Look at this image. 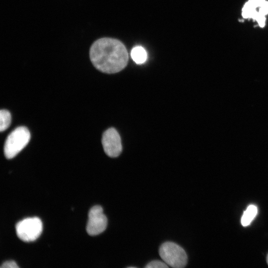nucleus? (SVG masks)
Masks as SVG:
<instances>
[{
	"label": "nucleus",
	"mask_w": 268,
	"mask_h": 268,
	"mask_svg": "<svg viewBox=\"0 0 268 268\" xmlns=\"http://www.w3.org/2000/svg\"><path fill=\"white\" fill-rule=\"evenodd\" d=\"M89 57L96 69L106 73L121 71L129 61L125 45L117 39L106 37L100 38L92 44Z\"/></svg>",
	"instance_id": "f257e3e1"
},
{
	"label": "nucleus",
	"mask_w": 268,
	"mask_h": 268,
	"mask_svg": "<svg viewBox=\"0 0 268 268\" xmlns=\"http://www.w3.org/2000/svg\"><path fill=\"white\" fill-rule=\"evenodd\" d=\"M30 139L28 129L23 126L16 128L7 136L4 145V153L7 159H11L19 153Z\"/></svg>",
	"instance_id": "f03ea898"
},
{
	"label": "nucleus",
	"mask_w": 268,
	"mask_h": 268,
	"mask_svg": "<svg viewBox=\"0 0 268 268\" xmlns=\"http://www.w3.org/2000/svg\"><path fill=\"white\" fill-rule=\"evenodd\" d=\"M159 254L169 267L183 268L187 265L188 257L185 251L174 242L167 241L163 243L160 247Z\"/></svg>",
	"instance_id": "7ed1b4c3"
},
{
	"label": "nucleus",
	"mask_w": 268,
	"mask_h": 268,
	"mask_svg": "<svg viewBox=\"0 0 268 268\" xmlns=\"http://www.w3.org/2000/svg\"><path fill=\"white\" fill-rule=\"evenodd\" d=\"M268 14V1L267 0H249L242 9L244 19H252L259 26L263 28L266 24V15Z\"/></svg>",
	"instance_id": "20e7f679"
},
{
	"label": "nucleus",
	"mask_w": 268,
	"mask_h": 268,
	"mask_svg": "<svg viewBox=\"0 0 268 268\" xmlns=\"http://www.w3.org/2000/svg\"><path fill=\"white\" fill-rule=\"evenodd\" d=\"M15 230L18 237L24 242L37 239L42 231V223L37 217L26 218L16 223Z\"/></svg>",
	"instance_id": "39448f33"
},
{
	"label": "nucleus",
	"mask_w": 268,
	"mask_h": 268,
	"mask_svg": "<svg viewBox=\"0 0 268 268\" xmlns=\"http://www.w3.org/2000/svg\"><path fill=\"white\" fill-rule=\"evenodd\" d=\"M107 226V218L103 213L102 207L95 205L89 210L86 225V231L91 236L98 235L103 232Z\"/></svg>",
	"instance_id": "423d86ee"
},
{
	"label": "nucleus",
	"mask_w": 268,
	"mask_h": 268,
	"mask_svg": "<svg viewBox=\"0 0 268 268\" xmlns=\"http://www.w3.org/2000/svg\"><path fill=\"white\" fill-rule=\"evenodd\" d=\"M102 143L105 153L109 157H118L122 152L121 137L114 128H109L103 133Z\"/></svg>",
	"instance_id": "0eeeda50"
},
{
	"label": "nucleus",
	"mask_w": 268,
	"mask_h": 268,
	"mask_svg": "<svg viewBox=\"0 0 268 268\" xmlns=\"http://www.w3.org/2000/svg\"><path fill=\"white\" fill-rule=\"evenodd\" d=\"M131 56L136 64H142L146 61L147 54L143 47L137 46L132 49Z\"/></svg>",
	"instance_id": "6e6552de"
},
{
	"label": "nucleus",
	"mask_w": 268,
	"mask_h": 268,
	"mask_svg": "<svg viewBox=\"0 0 268 268\" xmlns=\"http://www.w3.org/2000/svg\"><path fill=\"white\" fill-rule=\"evenodd\" d=\"M258 213V208L256 206L251 204L248 206L241 217V224L243 226L249 225L255 218Z\"/></svg>",
	"instance_id": "1a4fd4ad"
},
{
	"label": "nucleus",
	"mask_w": 268,
	"mask_h": 268,
	"mask_svg": "<svg viewBox=\"0 0 268 268\" xmlns=\"http://www.w3.org/2000/svg\"><path fill=\"white\" fill-rule=\"evenodd\" d=\"M11 122V116L10 112L5 109H1L0 111V132L6 130L9 127Z\"/></svg>",
	"instance_id": "9d476101"
},
{
	"label": "nucleus",
	"mask_w": 268,
	"mask_h": 268,
	"mask_svg": "<svg viewBox=\"0 0 268 268\" xmlns=\"http://www.w3.org/2000/svg\"><path fill=\"white\" fill-rule=\"evenodd\" d=\"M145 267L146 268H168L169 266L164 262L154 260L149 263Z\"/></svg>",
	"instance_id": "9b49d317"
},
{
	"label": "nucleus",
	"mask_w": 268,
	"mask_h": 268,
	"mask_svg": "<svg viewBox=\"0 0 268 268\" xmlns=\"http://www.w3.org/2000/svg\"><path fill=\"white\" fill-rule=\"evenodd\" d=\"M1 268H17L18 266L13 261H6L3 263L0 266Z\"/></svg>",
	"instance_id": "f8f14e48"
},
{
	"label": "nucleus",
	"mask_w": 268,
	"mask_h": 268,
	"mask_svg": "<svg viewBox=\"0 0 268 268\" xmlns=\"http://www.w3.org/2000/svg\"><path fill=\"white\" fill-rule=\"evenodd\" d=\"M267 263H268V254L267 257Z\"/></svg>",
	"instance_id": "ddd939ff"
}]
</instances>
